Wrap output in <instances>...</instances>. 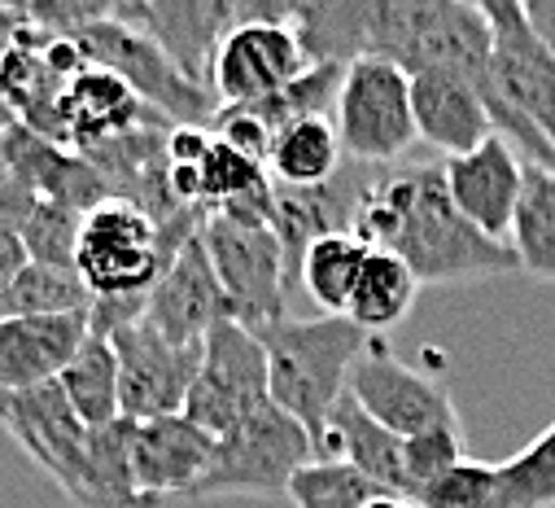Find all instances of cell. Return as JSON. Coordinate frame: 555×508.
<instances>
[{
  "mask_svg": "<svg viewBox=\"0 0 555 508\" xmlns=\"http://www.w3.org/2000/svg\"><path fill=\"white\" fill-rule=\"evenodd\" d=\"M354 237L372 250L398 254L421 281H468L520 268L512 241H494L460 215L438 163L389 167L363 202Z\"/></svg>",
  "mask_w": 555,
  "mask_h": 508,
  "instance_id": "cell-1",
  "label": "cell"
},
{
  "mask_svg": "<svg viewBox=\"0 0 555 508\" xmlns=\"http://www.w3.org/2000/svg\"><path fill=\"white\" fill-rule=\"evenodd\" d=\"M254 333L267 351L271 404L285 408L315 439V452H320L328 417L346 399L350 372L372 346V333H363L350 316H315V320L285 316Z\"/></svg>",
  "mask_w": 555,
  "mask_h": 508,
  "instance_id": "cell-2",
  "label": "cell"
},
{
  "mask_svg": "<svg viewBox=\"0 0 555 508\" xmlns=\"http://www.w3.org/2000/svg\"><path fill=\"white\" fill-rule=\"evenodd\" d=\"M176 254L167 250L158 224L122 198H109L83 215L75 272L92 299H145L163 281Z\"/></svg>",
  "mask_w": 555,
  "mask_h": 508,
  "instance_id": "cell-3",
  "label": "cell"
},
{
  "mask_svg": "<svg viewBox=\"0 0 555 508\" xmlns=\"http://www.w3.org/2000/svg\"><path fill=\"white\" fill-rule=\"evenodd\" d=\"M315 456V439L285 408L262 404L236 430L215 439V460L197 495H289V482Z\"/></svg>",
  "mask_w": 555,
  "mask_h": 508,
  "instance_id": "cell-4",
  "label": "cell"
},
{
  "mask_svg": "<svg viewBox=\"0 0 555 508\" xmlns=\"http://www.w3.org/2000/svg\"><path fill=\"white\" fill-rule=\"evenodd\" d=\"M202 241H206V254L219 272V285L232 299V312L245 329L285 320L289 259H285V245L271 224L215 211L202 219Z\"/></svg>",
  "mask_w": 555,
  "mask_h": 508,
  "instance_id": "cell-5",
  "label": "cell"
},
{
  "mask_svg": "<svg viewBox=\"0 0 555 508\" xmlns=\"http://www.w3.org/2000/svg\"><path fill=\"white\" fill-rule=\"evenodd\" d=\"M88 53L92 66L118 75L135 97H141L150 110H158L171 127H210L215 114H219V101L215 92L197 88L193 79L180 75V66L145 36L127 23H118L114 14L83 27L75 36Z\"/></svg>",
  "mask_w": 555,
  "mask_h": 508,
  "instance_id": "cell-6",
  "label": "cell"
},
{
  "mask_svg": "<svg viewBox=\"0 0 555 508\" xmlns=\"http://www.w3.org/2000/svg\"><path fill=\"white\" fill-rule=\"evenodd\" d=\"M333 127L341 137L346 158L367 167H393L415 141V110H411V75L393 62L363 58L346 71Z\"/></svg>",
  "mask_w": 555,
  "mask_h": 508,
  "instance_id": "cell-7",
  "label": "cell"
},
{
  "mask_svg": "<svg viewBox=\"0 0 555 508\" xmlns=\"http://www.w3.org/2000/svg\"><path fill=\"white\" fill-rule=\"evenodd\" d=\"M262 404H271L267 351L254 329H245L241 320H223L206 338L202 368H197L184 417L197 421L210 439H223Z\"/></svg>",
  "mask_w": 555,
  "mask_h": 508,
  "instance_id": "cell-8",
  "label": "cell"
},
{
  "mask_svg": "<svg viewBox=\"0 0 555 508\" xmlns=\"http://www.w3.org/2000/svg\"><path fill=\"white\" fill-rule=\"evenodd\" d=\"M0 426L79 504H92V430L70 408L62 381L27 395H0Z\"/></svg>",
  "mask_w": 555,
  "mask_h": 508,
  "instance_id": "cell-9",
  "label": "cell"
},
{
  "mask_svg": "<svg viewBox=\"0 0 555 508\" xmlns=\"http://www.w3.org/2000/svg\"><path fill=\"white\" fill-rule=\"evenodd\" d=\"M109 346L118 355V408L127 421L184 417L206 346H176L145 316L114 329Z\"/></svg>",
  "mask_w": 555,
  "mask_h": 508,
  "instance_id": "cell-10",
  "label": "cell"
},
{
  "mask_svg": "<svg viewBox=\"0 0 555 508\" xmlns=\"http://www.w3.org/2000/svg\"><path fill=\"white\" fill-rule=\"evenodd\" d=\"M350 395L359 399V408L372 421H380L398 439H415V434H429V430H464L447 386L429 381L425 372L406 368L376 338L350 372Z\"/></svg>",
  "mask_w": 555,
  "mask_h": 508,
  "instance_id": "cell-11",
  "label": "cell"
},
{
  "mask_svg": "<svg viewBox=\"0 0 555 508\" xmlns=\"http://www.w3.org/2000/svg\"><path fill=\"white\" fill-rule=\"evenodd\" d=\"M114 18L145 31L184 79L210 92L219 45L241 27L236 0H127L114 5Z\"/></svg>",
  "mask_w": 555,
  "mask_h": 508,
  "instance_id": "cell-12",
  "label": "cell"
},
{
  "mask_svg": "<svg viewBox=\"0 0 555 508\" xmlns=\"http://www.w3.org/2000/svg\"><path fill=\"white\" fill-rule=\"evenodd\" d=\"M494 31V88L555 154V58L529 31L520 0H481Z\"/></svg>",
  "mask_w": 555,
  "mask_h": 508,
  "instance_id": "cell-13",
  "label": "cell"
},
{
  "mask_svg": "<svg viewBox=\"0 0 555 508\" xmlns=\"http://www.w3.org/2000/svg\"><path fill=\"white\" fill-rule=\"evenodd\" d=\"M307 71L311 62L289 23H241L219 45L210 92L219 110H245V105H258L275 92H285Z\"/></svg>",
  "mask_w": 555,
  "mask_h": 508,
  "instance_id": "cell-14",
  "label": "cell"
},
{
  "mask_svg": "<svg viewBox=\"0 0 555 508\" xmlns=\"http://www.w3.org/2000/svg\"><path fill=\"white\" fill-rule=\"evenodd\" d=\"M389 167H367L346 158L341 172L315 189H289V185H275V215L271 228L285 245V259H289V281L302 272V254L311 241L333 237V232H354L363 202L372 198L376 180Z\"/></svg>",
  "mask_w": 555,
  "mask_h": 508,
  "instance_id": "cell-15",
  "label": "cell"
},
{
  "mask_svg": "<svg viewBox=\"0 0 555 508\" xmlns=\"http://www.w3.org/2000/svg\"><path fill=\"white\" fill-rule=\"evenodd\" d=\"M145 320L176 346H206L210 329H219L223 320H236L232 299L219 285V272L206 254L202 232L193 241L180 245V254L171 259V268L163 272V281L150 294Z\"/></svg>",
  "mask_w": 555,
  "mask_h": 508,
  "instance_id": "cell-16",
  "label": "cell"
},
{
  "mask_svg": "<svg viewBox=\"0 0 555 508\" xmlns=\"http://www.w3.org/2000/svg\"><path fill=\"white\" fill-rule=\"evenodd\" d=\"M150 123H167V118L158 110H150L118 75L88 66L66 84V92L57 101V145L88 154V150L118 141Z\"/></svg>",
  "mask_w": 555,
  "mask_h": 508,
  "instance_id": "cell-17",
  "label": "cell"
},
{
  "mask_svg": "<svg viewBox=\"0 0 555 508\" xmlns=\"http://www.w3.org/2000/svg\"><path fill=\"white\" fill-rule=\"evenodd\" d=\"M92 338L88 312L70 316H23L0 325V395H27L62 381L70 359Z\"/></svg>",
  "mask_w": 555,
  "mask_h": 508,
  "instance_id": "cell-18",
  "label": "cell"
},
{
  "mask_svg": "<svg viewBox=\"0 0 555 508\" xmlns=\"http://www.w3.org/2000/svg\"><path fill=\"white\" fill-rule=\"evenodd\" d=\"M442 172H447L451 202L460 206V215L473 228H481L494 241L512 237L516 206H520V193H525V167H520L516 150L503 137H490L473 154L447 158Z\"/></svg>",
  "mask_w": 555,
  "mask_h": 508,
  "instance_id": "cell-19",
  "label": "cell"
},
{
  "mask_svg": "<svg viewBox=\"0 0 555 508\" xmlns=\"http://www.w3.org/2000/svg\"><path fill=\"white\" fill-rule=\"evenodd\" d=\"M215 460V439L189 417L135 421L131 434V478L150 499L197 495L206 469Z\"/></svg>",
  "mask_w": 555,
  "mask_h": 508,
  "instance_id": "cell-20",
  "label": "cell"
},
{
  "mask_svg": "<svg viewBox=\"0 0 555 508\" xmlns=\"http://www.w3.org/2000/svg\"><path fill=\"white\" fill-rule=\"evenodd\" d=\"M411 110H415V137L442 150L447 158L473 154L494 132V118L486 92L451 71H421L411 75Z\"/></svg>",
  "mask_w": 555,
  "mask_h": 508,
  "instance_id": "cell-21",
  "label": "cell"
},
{
  "mask_svg": "<svg viewBox=\"0 0 555 508\" xmlns=\"http://www.w3.org/2000/svg\"><path fill=\"white\" fill-rule=\"evenodd\" d=\"M0 141H5L14 176L23 185H31L44 202H62V206H70L79 215H88L92 206L109 202V185L101 180V172L83 154L62 150V145L36 137L31 127H23V123H14Z\"/></svg>",
  "mask_w": 555,
  "mask_h": 508,
  "instance_id": "cell-22",
  "label": "cell"
},
{
  "mask_svg": "<svg viewBox=\"0 0 555 508\" xmlns=\"http://www.w3.org/2000/svg\"><path fill=\"white\" fill-rule=\"evenodd\" d=\"M406 439L389 434L380 421H372L359 399L346 391V399L333 408L328 417V430H324V447L320 456H337V460H350L354 469H363L372 482H380L385 491H393L398 499L415 504V486L406 478V452H402Z\"/></svg>",
  "mask_w": 555,
  "mask_h": 508,
  "instance_id": "cell-23",
  "label": "cell"
},
{
  "mask_svg": "<svg viewBox=\"0 0 555 508\" xmlns=\"http://www.w3.org/2000/svg\"><path fill=\"white\" fill-rule=\"evenodd\" d=\"M346 163L341 137L328 118H298L289 123L285 132H275L267 172L275 185H289V189H315L324 180H333Z\"/></svg>",
  "mask_w": 555,
  "mask_h": 508,
  "instance_id": "cell-24",
  "label": "cell"
},
{
  "mask_svg": "<svg viewBox=\"0 0 555 508\" xmlns=\"http://www.w3.org/2000/svg\"><path fill=\"white\" fill-rule=\"evenodd\" d=\"M415 290H421V277H415L398 254H385V250H372L367 264L359 272V285L350 294V307L346 316L363 329V333H380V329H393L411 303H415Z\"/></svg>",
  "mask_w": 555,
  "mask_h": 508,
  "instance_id": "cell-25",
  "label": "cell"
},
{
  "mask_svg": "<svg viewBox=\"0 0 555 508\" xmlns=\"http://www.w3.org/2000/svg\"><path fill=\"white\" fill-rule=\"evenodd\" d=\"M367 254H372V245H363L354 232H333V237H320L307 245L298 277H302L307 294L324 307V316H346Z\"/></svg>",
  "mask_w": 555,
  "mask_h": 508,
  "instance_id": "cell-26",
  "label": "cell"
},
{
  "mask_svg": "<svg viewBox=\"0 0 555 508\" xmlns=\"http://www.w3.org/2000/svg\"><path fill=\"white\" fill-rule=\"evenodd\" d=\"M62 391L88 430H105L122 417V408H118V355H114L109 338L92 333L83 342V351L62 372Z\"/></svg>",
  "mask_w": 555,
  "mask_h": 508,
  "instance_id": "cell-27",
  "label": "cell"
},
{
  "mask_svg": "<svg viewBox=\"0 0 555 508\" xmlns=\"http://www.w3.org/2000/svg\"><path fill=\"white\" fill-rule=\"evenodd\" d=\"M512 250L525 272L555 281V172L525 167V193L512 224Z\"/></svg>",
  "mask_w": 555,
  "mask_h": 508,
  "instance_id": "cell-28",
  "label": "cell"
},
{
  "mask_svg": "<svg viewBox=\"0 0 555 508\" xmlns=\"http://www.w3.org/2000/svg\"><path fill=\"white\" fill-rule=\"evenodd\" d=\"M70 312H92V290L75 268L27 264L23 277L0 294V325L23 316H70Z\"/></svg>",
  "mask_w": 555,
  "mask_h": 508,
  "instance_id": "cell-29",
  "label": "cell"
},
{
  "mask_svg": "<svg viewBox=\"0 0 555 508\" xmlns=\"http://www.w3.org/2000/svg\"><path fill=\"white\" fill-rule=\"evenodd\" d=\"M289 499L294 508H367L376 499H398L393 491H385L380 482H372L363 469H354L350 460L337 456H315L307 469H298V478L289 482Z\"/></svg>",
  "mask_w": 555,
  "mask_h": 508,
  "instance_id": "cell-30",
  "label": "cell"
},
{
  "mask_svg": "<svg viewBox=\"0 0 555 508\" xmlns=\"http://www.w3.org/2000/svg\"><path fill=\"white\" fill-rule=\"evenodd\" d=\"M503 508H551L555 504V426L542 430L525 452L499 465Z\"/></svg>",
  "mask_w": 555,
  "mask_h": 508,
  "instance_id": "cell-31",
  "label": "cell"
},
{
  "mask_svg": "<svg viewBox=\"0 0 555 508\" xmlns=\"http://www.w3.org/2000/svg\"><path fill=\"white\" fill-rule=\"evenodd\" d=\"M79 232H83V215L62 206V202H44L31 211V219L23 224V245H27V259L44 264V268H75V254H79Z\"/></svg>",
  "mask_w": 555,
  "mask_h": 508,
  "instance_id": "cell-32",
  "label": "cell"
},
{
  "mask_svg": "<svg viewBox=\"0 0 555 508\" xmlns=\"http://www.w3.org/2000/svg\"><path fill=\"white\" fill-rule=\"evenodd\" d=\"M415 508H503V491H499V465H477V460H460L451 473L434 478Z\"/></svg>",
  "mask_w": 555,
  "mask_h": 508,
  "instance_id": "cell-33",
  "label": "cell"
},
{
  "mask_svg": "<svg viewBox=\"0 0 555 508\" xmlns=\"http://www.w3.org/2000/svg\"><path fill=\"white\" fill-rule=\"evenodd\" d=\"M402 452H406V478H411V486H415V499H421V491H425L434 478H442V473H451L460 460H468V456H464V430H429V434H415V439L402 443Z\"/></svg>",
  "mask_w": 555,
  "mask_h": 508,
  "instance_id": "cell-34",
  "label": "cell"
},
{
  "mask_svg": "<svg viewBox=\"0 0 555 508\" xmlns=\"http://www.w3.org/2000/svg\"><path fill=\"white\" fill-rule=\"evenodd\" d=\"M31 259H27V245H23V237H14V232H0V294H5L18 277H23V268H27Z\"/></svg>",
  "mask_w": 555,
  "mask_h": 508,
  "instance_id": "cell-35",
  "label": "cell"
},
{
  "mask_svg": "<svg viewBox=\"0 0 555 508\" xmlns=\"http://www.w3.org/2000/svg\"><path fill=\"white\" fill-rule=\"evenodd\" d=\"M525 18H529V31L538 36V45L555 58V0H529Z\"/></svg>",
  "mask_w": 555,
  "mask_h": 508,
  "instance_id": "cell-36",
  "label": "cell"
},
{
  "mask_svg": "<svg viewBox=\"0 0 555 508\" xmlns=\"http://www.w3.org/2000/svg\"><path fill=\"white\" fill-rule=\"evenodd\" d=\"M23 27H27V5H0V62L10 58Z\"/></svg>",
  "mask_w": 555,
  "mask_h": 508,
  "instance_id": "cell-37",
  "label": "cell"
},
{
  "mask_svg": "<svg viewBox=\"0 0 555 508\" xmlns=\"http://www.w3.org/2000/svg\"><path fill=\"white\" fill-rule=\"evenodd\" d=\"M14 185V167H10V154H5V141H0V193Z\"/></svg>",
  "mask_w": 555,
  "mask_h": 508,
  "instance_id": "cell-38",
  "label": "cell"
},
{
  "mask_svg": "<svg viewBox=\"0 0 555 508\" xmlns=\"http://www.w3.org/2000/svg\"><path fill=\"white\" fill-rule=\"evenodd\" d=\"M14 123H18V114H14L10 105H5V97H0V137H5V132H10V127H14Z\"/></svg>",
  "mask_w": 555,
  "mask_h": 508,
  "instance_id": "cell-39",
  "label": "cell"
},
{
  "mask_svg": "<svg viewBox=\"0 0 555 508\" xmlns=\"http://www.w3.org/2000/svg\"><path fill=\"white\" fill-rule=\"evenodd\" d=\"M367 508H415V504H406V499H376V504H367Z\"/></svg>",
  "mask_w": 555,
  "mask_h": 508,
  "instance_id": "cell-40",
  "label": "cell"
}]
</instances>
